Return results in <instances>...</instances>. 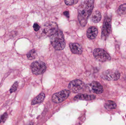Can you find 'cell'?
Segmentation results:
<instances>
[{"mask_svg": "<svg viewBox=\"0 0 126 125\" xmlns=\"http://www.w3.org/2000/svg\"><path fill=\"white\" fill-rule=\"evenodd\" d=\"M94 0H85L78 8V19L82 27L87 23L89 17L92 12L94 7Z\"/></svg>", "mask_w": 126, "mask_h": 125, "instance_id": "cell-1", "label": "cell"}, {"mask_svg": "<svg viewBox=\"0 0 126 125\" xmlns=\"http://www.w3.org/2000/svg\"><path fill=\"white\" fill-rule=\"evenodd\" d=\"M37 56V51L35 49L31 50L27 54V57L29 60L34 59Z\"/></svg>", "mask_w": 126, "mask_h": 125, "instance_id": "cell-17", "label": "cell"}, {"mask_svg": "<svg viewBox=\"0 0 126 125\" xmlns=\"http://www.w3.org/2000/svg\"><path fill=\"white\" fill-rule=\"evenodd\" d=\"M93 92L97 94H100L103 92L104 89L102 85L97 81H93L90 84Z\"/></svg>", "mask_w": 126, "mask_h": 125, "instance_id": "cell-10", "label": "cell"}, {"mask_svg": "<svg viewBox=\"0 0 126 125\" xmlns=\"http://www.w3.org/2000/svg\"><path fill=\"white\" fill-rule=\"evenodd\" d=\"M58 31V26L55 22H48L44 24L43 31L47 36H51L57 33Z\"/></svg>", "mask_w": 126, "mask_h": 125, "instance_id": "cell-7", "label": "cell"}, {"mask_svg": "<svg viewBox=\"0 0 126 125\" xmlns=\"http://www.w3.org/2000/svg\"><path fill=\"white\" fill-rule=\"evenodd\" d=\"M8 118V114L6 113L4 114L0 117V124H3L5 122Z\"/></svg>", "mask_w": 126, "mask_h": 125, "instance_id": "cell-21", "label": "cell"}, {"mask_svg": "<svg viewBox=\"0 0 126 125\" xmlns=\"http://www.w3.org/2000/svg\"><path fill=\"white\" fill-rule=\"evenodd\" d=\"M31 69L33 74L38 75L45 72L46 70L47 67L46 64L43 62L36 61L32 63Z\"/></svg>", "mask_w": 126, "mask_h": 125, "instance_id": "cell-4", "label": "cell"}, {"mask_svg": "<svg viewBox=\"0 0 126 125\" xmlns=\"http://www.w3.org/2000/svg\"><path fill=\"white\" fill-rule=\"evenodd\" d=\"M45 98V94L44 93H41L32 100V105H34L41 103L44 100Z\"/></svg>", "mask_w": 126, "mask_h": 125, "instance_id": "cell-15", "label": "cell"}, {"mask_svg": "<svg viewBox=\"0 0 126 125\" xmlns=\"http://www.w3.org/2000/svg\"><path fill=\"white\" fill-rule=\"evenodd\" d=\"M104 107L108 110L114 109L117 108V104L112 101H108L104 104Z\"/></svg>", "mask_w": 126, "mask_h": 125, "instance_id": "cell-16", "label": "cell"}, {"mask_svg": "<svg viewBox=\"0 0 126 125\" xmlns=\"http://www.w3.org/2000/svg\"><path fill=\"white\" fill-rule=\"evenodd\" d=\"M93 54L95 58L101 62H105L111 59L110 55L106 51L101 48L95 49Z\"/></svg>", "mask_w": 126, "mask_h": 125, "instance_id": "cell-5", "label": "cell"}, {"mask_svg": "<svg viewBox=\"0 0 126 125\" xmlns=\"http://www.w3.org/2000/svg\"><path fill=\"white\" fill-rule=\"evenodd\" d=\"M69 47L71 51L75 54H81L83 52L82 47L79 43H71L69 44Z\"/></svg>", "mask_w": 126, "mask_h": 125, "instance_id": "cell-11", "label": "cell"}, {"mask_svg": "<svg viewBox=\"0 0 126 125\" xmlns=\"http://www.w3.org/2000/svg\"><path fill=\"white\" fill-rule=\"evenodd\" d=\"M69 90H64L53 95L52 98V101L56 103H60L66 100L70 94Z\"/></svg>", "mask_w": 126, "mask_h": 125, "instance_id": "cell-8", "label": "cell"}, {"mask_svg": "<svg viewBox=\"0 0 126 125\" xmlns=\"http://www.w3.org/2000/svg\"><path fill=\"white\" fill-rule=\"evenodd\" d=\"M111 15H105L103 23L101 38L106 40L111 32Z\"/></svg>", "mask_w": 126, "mask_h": 125, "instance_id": "cell-3", "label": "cell"}, {"mask_svg": "<svg viewBox=\"0 0 126 125\" xmlns=\"http://www.w3.org/2000/svg\"><path fill=\"white\" fill-rule=\"evenodd\" d=\"M126 11V4H124L120 5L119 7L118 10L117 12L118 14H123Z\"/></svg>", "mask_w": 126, "mask_h": 125, "instance_id": "cell-18", "label": "cell"}, {"mask_svg": "<svg viewBox=\"0 0 126 125\" xmlns=\"http://www.w3.org/2000/svg\"><path fill=\"white\" fill-rule=\"evenodd\" d=\"M50 42L53 47L57 50H61L65 47V41L63 32L58 31L51 36Z\"/></svg>", "mask_w": 126, "mask_h": 125, "instance_id": "cell-2", "label": "cell"}, {"mask_svg": "<svg viewBox=\"0 0 126 125\" xmlns=\"http://www.w3.org/2000/svg\"><path fill=\"white\" fill-rule=\"evenodd\" d=\"M33 28L35 31H39L40 29V26L37 23H35L33 26Z\"/></svg>", "mask_w": 126, "mask_h": 125, "instance_id": "cell-22", "label": "cell"}, {"mask_svg": "<svg viewBox=\"0 0 126 125\" xmlns=\"http://www.w3.org/2000/svg\"><path fill=\"white\" fill-rule=\"evenodd\" d=\"M96 98L95 95H88L86 94H79L74 97V99L76 100L90 101L94 100Z\"/></svg>", "mask_w": 126, "mask_h": 125, "instance_id": "cell-13", "label": "cell"}, {"mask_svg": "<svg viewBox=\"0 0 126 125\" xmlns=\"http://www.w3.org/2000/svg\"><path fill=\"white\" fill-rule=\"evenodd\" d=\"M84 83L79 80H75L71 81L68 85V88L74 93L80 92L83 89Z\"/></svg>", "mask_w": 126, "mask_h": 125, "instance_id": "cell-9", "label": "cell"}, {"mask_svg": "<svg viewBox=\"0 0 126 125\" xmlns=\"http://www.w3.org/2000/svg\"><path fill=\"white\" fill-rule=\"evenodd\" d=\"M97 29L94 26L90 27L87 31V36L90 39H94L97 36Z\"/></svg>", "mask_w": 126, "mask_h": 125, "instance_id": "cell-12", "label": "cell"}, {"mask_svg": "<svg viewBox=\"0 0 126 125\" xmlns=\"http://www.w3.org/2000/svg\"><path fill=\"white\" fill-rule=\"evenodd\" d=\"M18 86V82L17 81H16L10 90V93H13L16 91L17 89Z\"/></svg>", "mask_w": 126, "mask_h": 125, "instance_id": "cell-20", "label": "cell"}, {"mask_svg": "<svg viewBox=\"0 0 126 125\" xmlns=\"http://www.w3.org/2000/svg\"><path fill=\"white\" fill-rule=\"evenodd\" d=\"M63 14L65 16H66L68 18L69 17V12L68 11H66L64 12Z\"/></svg>", "mask_w": 126, "mask_h": 125, "instance_id": "cell-23", "label": "cell"}, {"mask_svg": "<svg viewBox=\"0 0 126 125\" xmlns=\"http://www.w3.org/2000/svg\"><path fill=\"white\" fill-rule=\"evenodd\" d=\"M79 0H64L65 3L68 6H71L77 3Z\"/></svg>", "mask_w": 126, "mask_h": 125, "instance_id": "cell-19", "label": "cell"}, {"mask_svg": "<svg viewBox=\"0 0 126 125\" xmlns=\"http://www.w3.org/2000/svg\"><path fill=\"white\" fill-rule=\"evenodd\" d=\"M101 12L99 11H96L93 12L91 17V20L94 23H97L100 22L101 19Z\"/></svg>", "mask_w": 126, "mask_h": 125, "instance_id": "cell-14", "label": "cell"}, {"mask_svg": "<svg viewBox=\"0 0 126 125\" xmlns=\"http://www.w3.org/2000/svg\"><path fill=\"white\" fill-rule=\"evenodd\" d=\"M120 77L119 71L114 69H109L104 71L101 75L103 79L107 81H116Z\"/></svg>", "mask_w": 126, "mask_h": 125, "instance_id": "cell-6", "label": "cell"}]
</instances>
